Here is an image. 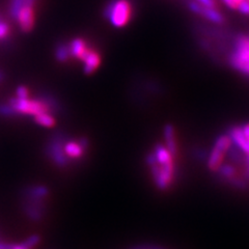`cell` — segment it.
I'll use <instances>...</instances> for the list:
<instances>
[{
	"instance_id": "6da1fadb",
	"label": "cell",
	"mask_w": 249,
	"mask_h": 249,
	"mask_svg": "<svg viewBox=\"0 0 249 249\" xmlns=\"http://www.w3.org/2000/svg\"><path fill=\"white\" fill-rule=\"evenodd\" d=\"M133 6L130 0H111L104 10V17L115 27H124L130 22Z\"/></svg>"
},
{
	"instance_id": "7a4b0ae2",
	"label": "cell",
	"mask_w": 249,
	"mask_h": 249,
	"mask_svg": "<svg viewBox=\"0 0 249 249\" xmlns=\"http://www.w3.org/2000/svg\"><path fill=\"white\" fill-rule=\"evenodd\" d=\"M69 139L68 135L65 133H55L49 139L46 146V154L49 159L58 167L66 168L72 163L68 159L64 151V145Z\"/></svg>"
},
{
	"instance_id": "3957f363",
	"label": "cell",
	"mask_w": 249,
	"mask_h": 249,
	"mask_svg": "<svg viewBox=\"0 0 249 249\" xmlns=\"http://www.w3.org/2000/svg\"><path fill=\"white\" fill-rule=\"evenodd\" d=\"M232 142L230 135L223 134L216 139L213 149L209 155L208 158V167L210 170L217 171L222 165L225 155L229 153Z\"/></svg>"
},
{
	"instance_id": "277c9868",
	"label": "cell",
	"mask_w": 249,
	"mask_h": 249,
	"mask_svg": "<svg viewBox=\"0 0 249 249\" xmlns=\"http://www.w3.org/2000/svg\"><path fill=\"white\" fill-rule=\"evenodd\" d=\"M9 104L14 108V110L20 116L22 115L36 116L43 112H49L48 107H47L46 104L40 99L30 100L28 98L26 99L12 98L9 101Z\"/></svg>"
},
{
	"instance_id": "5b68a950",
	"label": "cell",
	"mask_w": 249,
	"mask_h": 249,
	"mask_svg": "<svg viewBox=\"0 0 249 249\" xmlns=\"http://www.w3.org/2000/svg\"><path fill=\"white\" fill-rule=\"evenodd\" d=\"M231 60L233 68L249 75V36H242L238 38Z\"/></svg>"
},
{
	"instance_id": "8992f818",
	"label": "cell",
	"mask_w": 249,
	"mask_h": 249,
	"mask_svg": "<svg viewBox=\"0 0 249 249\" xmlns=\"http://www.w3.org/2000/svg\"><path fill=\"white\" fill-rule=\"evenodd\" d=\"M23 205L22 209L25 216L29 220L34 222H40L43 217L46 215V206L44 204L45 200L40 199H30V198H22Z\"/></svg>"
},
{
	"instance_id": "52a82bcc",
	"label": "cell",
	"mask_w": 249,
	"mask_h": 249,
	"mask_svg": "<svg viewBox=\"0 0 249 249\" xmlns=\"http://www.w3.org/2000/svg\"><path fill=\"white\" fill-rule=\"evenodd\" d=\"M189 9L193 13L200 15L201 17H204L213 23H216V24H222L224 22V17L222 16V14L216 9V7H210V6L201 4L199 2L191 1L189 3Z\"/></svg>"
},
{
	"instance_id": "ba28073f",
	"label": "cell",
	"mask_w": 249,
	"mask_h": 249,
	"mask_svg": "<svg viewBox=\"0 0 249 249\" xmlns=\"http://www.w3.org/2000/svg\"><path fill=\"white\" fill-rule=\"evenodd\" d=\"M64 151L65 154L68 157V159L71 161V163H76L82 161L85 154H87L88 150L84 149V147L81 145L79 142V140H73L71 138H69L65 145H64Z\"/></svg>"
},
{
	"instance_id": "9c48e42d",
	"label": "cell",
	"mask_w": 249,
	"mask_h": 249,
	"mask_svg": "<svg viewBox=\"0 0 249 249\" xmlns=\"http://www.w3.org/2000/svg\"><path fill=\"white\" fill-rule=\"evenodd\" d=\"M16 21L18 22L22 33H30L35 26V12L34 6L25 5L19 11Z\"/></svg>"
},
{
	"instance_id": "30bf717a",
	"label": "cell",
	"mask_w": 249,
	"mask_h": 249,
	"mask_svg": "<svg viewBox=\"0 0 249 249\" xmlns=\"http://www.w3.org/2000/svg\"><path fill=\"white\" fill-rule=\"evenodd\" d=\"M69 49H70V55H71V57L77 58L81 61L84 59L85 56H87V54L90 50L87 42H85L81 37H76L70 42Z\"/></svg>"
},
{
	"instance_id": "8fae6325",
	"label": "cell",
	"mask_w": 249,
	"mask_h": 249,
	"mask_svg": "<svg viewBox=\"0 0 249 249\" xmlns=\"http://www.w3.org/2000/svg\"><path fill=\"white\" fill-rule=\"evenodd\" d=\"M49 196V189L43 185L28 186L22 191V198L46 200Z\"/></svg>"
},
{
	"instance_id": "7c38bea8",
	"label": "cell",
	"mask_w": 249,
	"mask_h": 249,
	"mask_svg": "<svg viewBox=\"0 0 249 249\" xmlns=\"http://www.w3.org/2000/svg\"><path fill=\"white\" fill-rule=\"evenodd\" d=\"M82 61H83V71L85 74L89 75L95 72L99 68L101 64V56L97 51L90 49Z\"/></svg>"
},
{
	"instance_id": "4fadbf2b",
	"label": "cell",
	"mask_w": 249,
	"mask_h": 249,
	"mask_svg": "<svg viewBox=\"0 0 249 249\" xmlns=\"http://www.w3.org/2000/svg\"><path fill=\"white\" fill-rule=\"evenodd\" d=\"M164 140H165V146L168 151L176 156L178 154V142L176 138V132L175 128L171 124H166L164 128Z\"/></svg>"
},
{
	"instance_id": "5bb4252c",
	"label": "cell",
	"mask_w": 249,
	"mask_h": 249,
	"mask_svg": "<svg viewBox=\"0 0 249 249\" xmlns=\"http://www.w3.org/2000/svg\"><path fill=\"white\" fill-rule=\"evenodd\" d=\"M38 99L42 100L43 102L46 104V106L48 107V110L50 113L54 114V113H60L62 110V106L60 105V103L58 102V100L50 95L48 92H43L38 97Z\"/></svg>"
},
{
	"instance_id": "9a60e30c",
	"label": "cell",
	"mask_w": 249,
	"mask_h": 249,
	"mask_svg": "<svg viewBox=\"0 0 249 249\" xmlns=\"http://www.w3.org/2000/svg\"><path fill=\"white\" fill-rule=\"evenodd\" d=\"M35 3H36V0H11V3H10L11 18L16 20L19 11L22 9L23 6H25V5L34 6Z\"/></svg>"
},
{
	"instance_id": "2e32d148",
	"label": "cell",
	"mask_w": 249,
	"mask_h": 249,
	"mask_svg": "<svg viewBox=\"0 0 249 249\" xmlns=\"http://www.w3.org/2000/svg\"><path fill=\"white\" fill-rule=\"evenodd\" d=\"M34 118H35V122L37 124H40V126L45 128H52L55 126L56 124V121L54 119L53 114L50 112H43L34 116Z\"/></svg>"
},
{
	"instance_id": "e0dca14e",
	"label": "cell",
	"mask_w": 249,
	"mask_h": 249,
	"mask_svg": "<svg viewBox=\"0 0 249 249\" xmlns=\"http://www.w3.org/2000/svg\"><path fill=\"white\" fill-rule=\"evenodd\" d=\"M71 55H70V49H69V44L60 42L57 44L55 48V58L59 62H66Z\"/></svg>"
},
{
	"instance_id": "ac0fdd59",
	"label": "cell",
	"mask_w": 249,
	"mask_h": 249,
	"mask_svg": "<svg viewBox=\"0 0 249 249\" xmlns=\"http://www.w3.org/2000/svg\"><path fill=\"white\" fill-rule=\"evenodd\" d=\"M0 115L6 116V118H15V116H20L17 112L14 110V108L7 104H0Z\"/></svg>"
},
{
	"instance_id": "d6986e66",
	"label": "cell",
	"mask_w": 249,
	"mask_h": 249,
	"mask_svg": "<svg viewBox=\"0 0 249 249\" xmlns=\"http://www.w3.org/2000/svg\"><path fill=\"white\" fill-rule=\"evenodd\" d=\"M41 243V237L38 235H31L27 239H25L23 242L21 243L23 246L27 247L28 249H33L36 246Z\"/></svg>"
},
{
	"instance_id": "ffe728a7",
	"label": "cell",
	"mask_w": 249,
	"mask_h": 249,
	"mask_svg": "<svg viewBox=\"0 0 249 249\" xmlns=\"http://www.w3.org/2000/svg\"><path fill=\"white\" fill-rule=\"evenodd\" d=\"M10 25L9 23H6L5 21H0V41L6 40L7 36L10 35Z\"/></svg>"
},
{
	"instance_id": "44dd1931",
	"label": "cell",
	"mask_w": 249,
	"mask_h": 249,
	"mask_svg": "<svg viewBox=\"0 0 249 249\" xmlns=\"http://www.w3.org/2000/svg\"><path fill=\"white\" fill-rule=\"evenodd\" d=\"M29 95V90L26 87H23V85H20V87L16 90V98L18 99H26L28 98Z\"/></svg>"
},
{
	"instance_id": "7402d4cb",
	"label": "cell",
	"mask_w": 249,
	"mask_h": 249,
	"mask_svg": "<svg viewBox=\"0 0 249 249\" xmlns=\"http://www.w3.org/2000/svg\"><path fill=\"white\" fill-rule=\"evenodd\" d=\"M241 128H242L243 133H244V135H245V137L247 139V142L249 143V123L243 124V126H241Z\"/></svg>"
},
{
	"instance_id": "603a6c76",
	"label": "cell",
	"mask_w": 249,
	"mask_h": 249,
	"mask_svg": "<svg viewBox=\"0 0 249 249\" xmlns=\"http://www.w3.org/2000/svg\"><path fill=\"white\" fill-rule=\"evenodd\" d=\"M11 247H12L11 243H7L2 240H0V249H11Z\"/></svg>"
},
{
	"instance_id": "cb8c5ba5",
	"label": "cell",
	"mask_w": 249,
	"mask_h": 249,
	"mask_svg": "<svg viewBox=\"0 0 249 249\" xmlns=\"http://www.w3.org/2000/svg\"><path fill=\"white\" fill-rule=\"evenodd\" d=\"M11 249H28V248L25 247V246H23V245L20 243V244H12Z\"/></svg>"
},
{
	"instance_id": "d4e9b609",
	"label": "cell",
	"mask_w": 249,
	"mask_h": 249,
	"mask_svg": "<svg viewBox=\"0 0 249 249\" xmlns=\"http://www.w3.org/2000/svg\"><path fill=\"white\" fill-rule=\"evenodd\" d=\"M4 79V73L2 71H0V82Z\"/></svg>"
},
{
	"instance_id": "484cf974",
	"label": "cell",
	"mask_w": 249,
	"mask_h": 249,
	"mask_svg": "<svg viewBox=\"0 0 249 249\" xmlns=\"http://www.w3.org/2000/svg\"><path fill=\"white\" fill-rule=\"evenodd\" d=\"M0 21H2V17H1V14H0Z\"/></svg>"
}]
</instances>
